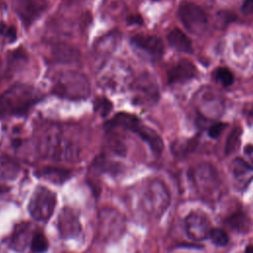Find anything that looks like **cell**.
<instances>
[{
	"label": "cell",
	"instance_id": "cell-21",
	"mask_svg": "<svg viewBox=\"0 0 253 253\" xmlns=\"http://www.w3.org/2000/svg\"><path fill=\"white\" fill-rule=\"evenodd\" d=\"M168 43L178 51L181 52H192V42L191 40L179 29L172 30L167 36Z\"/></svg>",
	"mask_w": 253,
	"mask_h": 253
},
{
	"label": "cell",
	"instance_id": "cell-30",
	"mask_svg": "<svg viewBox=\"0 0 253 253\" xmlns=\"http://www.w3.org/2000/svg\"><path fill=\"white\" fill-rule=\"evenodd\" d=\"M224 127H225L224 124H214L209 128V135L212 138H215L220 134V132Z\"/></svg>",
	"mask_w": 253,
	"mask_h": 253
},
{
	"label": "cell",
	"instance_id": "cell-23",
	"mask_svg": "<svg viewBox=\"0 0 253 253\" xmlns=\"http://www.w3.org/2000/svg\"><path fill=\"white\" fill-rule=\"evenodd\" d=\"M20 172V167L14 161L0 158V180L9 181L14 180Z\"/></svg>",
	"mask_w": 253,
	"mask_h": 253
},
{
	"label": "cell",
	"instance_id": "cell-22",
	"mask_svg": "<svg viewBox=\"0 0 253 253\" xmlns=\"http://www.w3.org/2000/svg\"><path fill=\"white\" fill-rule=\"evenodd\" d=\"M226 223L239 232H246L251 227V220L245 212L236 211L226 218Z\"/></svg>",
	"mask_w": 253,
	"mask_h": 253
},
{
	"label": "cell",
	"instance_id": "cell-24",
	"mask_svg": "<svg viewBox=\"0 0 253 253\" xmlns=\"http://www.w3.org/2000/svg\"><path fill=\"white\" fill-rule=\"evenodd\" d=\"M93 168L97 171V172H108V173H119L122 169V165L110 161L107 158L100 156L98 158H96L92 164Z\"/></svg>",
	"mask_w": 253,
	"mask_h": 253
},
{
	"label": "cell",
	"instance_id": "cell-4",
	"mask_svg": "<svg viewBox=\"0 0 253 253\" xmlns=\"http://www.w3.org/2000/svg\"><path fill=\"white\" fill-rule=\"evenodd\" d=\"M51 91L61 98L82 100L89 97L91 86L85 74L74 70H66L56 75Z\"/></svg>",
	"mask_w": 253,
	"mask_h": 253
},
{
	"label": "cell",
	"instance_id": "cell-1",
	"mask_svg": "<svg viewBox=\"0 0 253 253\" xmlns=\"http://www.w3.org/2000/svg\"><path fill=\"white\" fill-rule=\"evenodd\" d=\"M37 150L42 158L54 161H76L80 156L78 146L53 127L41 134L38 139Z\"/></svg>",
	"mask_w": 253,
	"mask_h": 253
},
{
	"label": "cell",
	"instance_id": "cell-27",
	"mask_svg": "<svg viewBox=\"0 0 253 253\" xmlns=\"http://www.w3.org/2000/svg\"><path fill=\"white\" fill-rule=\"evenodd\" d=\"M240 135H241V128L235 127L231 130L230 134L227 137L226 144H225V152L226 154L232 153L235 151L236 148H238L239 142H240Z\"/></svg>",
	"mask_w": 253,
	"mask_h": 253
},
{
	"label": "cell",
	"instance_id": "cell-9",
	"mask_svg": "<svg viewBox=\"0 0 253 253\" xmlns=\"http://www.w3.org/2000/svg\"><path fill=\"white\" fill-rule=\"evenodd\" d=\"M178 16L185 29L192 35H201L208 24V16L198 5L191 2H183L178 9Z\"/></svg>",
	"mask_w": 253,
	"mask_h": 253
},
{
	"label": "cell",
	"instance_id": "cell-10",
	"mask_svg": "<svg viewBox=\"0 0 253 253\" xmlns=\"http://www.w3.org/2000/svg\"><path fill=\"white\" fill-rule=\"evenodd\" d=\"M49 5V0H13L14 10L26 29L30 28Z\"/></svg>",
	"mask_w": 253,
	"mask_h": 253
},
{
	"label": "cell",
	"instance_id": "cell-31",
	"mask_svg": "<svg viewBox=\"0 0 253 253\" xmlns=\"http://www.w3.org/2000/svg\"><path fill=\"white\" fill-rule=\"evenodd\" d=\"M241 10L244 14H250L253 12V0H244Z\"/></svg>",
	"mask_w": 253,
	"mask_h": 253
},
{
	"label": "cell",
	"instance_id": "cell-2",
	"mask_svg": "<svg viewBox=\"0 0 253 253\" xmlns=\"http://www.w3.org/2000/svg\"><path fill=\"white\" fill-rule=\"evenodd\" d=\"M42 98L39 91L25 83H15L0 97V109L13 116H24Z\"/></svg>",
	"mask_w": 253,
	"mask_h": 253
},
{
	"label": "cell",
	"instance_id": "cell-34",
	"mask_svg": "<svg viewBox=\"0 0 253 253\" xmlns=\"http://www.w3.org/2000/svg\"><path fill=\"white\" fill-rule=\"evenodd\" d=\"M244 153L245 155L247 156V158L249 159L251 165L253 166V145H247L245 148H244Z\"/></svg>",
	"mask_w": 253,
	"mask_h": 253
},
{
	"label": "cell",
	"instance_id": "cell-28",
	"mask_svg": "<svg viewBox=\"0 0 253 253\" xmlns=\"http://www.w3.org/2000/svg\"><path fill=\"white\" fill-rule=\"evenodd\" d=\"M214 76H215L216 80L225 87L231 85L233 82L232 73L227 68H224V67L217 68L214 72Z\"/></svg>",
	"mask_w": 253,
	"mask_h": 253
},
{
	"label": "cell",
	"instance_id": "cell-19",
	"mask_svg": "<svg viewBox=\"0 0 253 253\" xmlns=\"http://www.w3.org/2000/svg\"><path fill=\"white\" fill-rule=\"evenodd\" d=\"M35 175H37L39 178L44 179L54 184H63L71 177L72 172L69 169L62 167L46 166L39 169L35 173Z\"/></svg>",
	"mask_w": 253,
	"mask_h": 253
},
{
	"label": "cell",
	"instance_id": "cell-29",
	"mask_svg": "<svg viewBox=\"0 0 253 253\" xmlns=\"http://www.w3.org/2000/svg\"><path fill=\"white\" fill-rule=\"evenodd\" d=\"M210 238L217 246H224L228 242L227 233L220 228H211Z\"/></svg>",
	"mask_w": 253,
	"mask_h": 253
},
{
	"label": "cell",
	"instance_id": "cell-15",
	"mask_svg": "<svg viewBox=\"0 0 253 253\" xmlns=\"http://www.w3.org/2000/svg\"><path fill=\"white\" fill-rule=\"evenodd\" d=\"M197 74L196 66L189 60L183 59L172 66L167 72V80L169 84L184 83L191 80Z\"/></svg>",
	"mask_w": 253,
	"mask_h": 253
},
{
	"label": "cell",
	"instance_id": "cell-5",
	"mask_svg": "<svg viewBox=\"0 0 253 253\" xmlns=\"http://www.w3.org/2000/svg\"><path fill=\"white\" fill-rule=\"evenodd\" d=\"M170 203V195L165 185L159 180H152L144 186L140 196L143 211L153 217H159Z\"/></svg>",
	"mask_w": 253,
	"mask_h": 253
},
{
	"label": "cell",
	"instance_id": "cell-20",
	"mask_svg": "<svg viewBox=\"0 0 253 253\" xmlns=\"http://www.w3.org/2000/svg\"><path fill=\"white\" fill-rule=\"evenodd\" d=\"M119 41L120 34H118L117 32L110 33L99 39L94 46V52L96 54V57L101 58L108 56V54H110L116 48Z\"/></svg>",
	"mask_w": 253,
	"mask_h": 253
},
{
	"label": "cell",
	"instance_id": "cell-33",
	"mask_svg": "<svg viewBox=\"0 0 253 253\" xmlns=\"http://www.w3.org/2000/svg\"><path fill=\"white\" fill-rule=\"evenodd\" d=\"M6 38L9 40V42H13L16 41L17 39V31L14 27H9L8 29V32H7V35H6Z\"/></svg>",
	"mask_w": 253,
	"mask_h": 253
},
{
	"label": "cell",
	"instance_id": "cell-3",
	"mask_svg": "<svg viewBox=\"0 0 253 253\" xmlns=\"http://www.w3.org/2000/svg\"><path fill=\"white\" fill-rule=\"evenodd\" d=\"M105 127L108 130L117 127L128 129L145 141L155 154L159 155L163 150V140L160 135L151 127L143 125L142 122L132 114L118 113L111 120L106 122Z\"/></svg>",
	"mask_w": 253,
	"mask_h": 253
},
{
	"label": "cell",
	"instance_id": "cell-26",
	"mask_svg": "<svg viewBox=\"0 0 253 253\" xmlns=\"http://www.w3.org/2000/svg\"><path fill=\"white\" fill-rule=\"evenodd\" d=\"M94 111L101 117H107L113 109V104L105 97H98L93 102Z\"/></svg>",
	"mask_w": 253,
	"mask_h": 253
},
{
	"label": "cell",
	"instance_id": "cell-11",
	"mask_svg": "<svg viewBox=\"0 0 253 253\" xmlns=\"http://www.w3.org/2000/svg\"><path fill=\"white\" fill-rule=\"evenodd\" d=\"M137 104L154 103L159 98V89L155 78L148 73L139 75L131 85Z\"/></svg>",
	"mask_w": 253,
	"mask_h": 253
},
{
	"label": "cell",
	"instance_id": "cell-25",
	"mask_svg": "<svg viewBox=\"0 0 253 253\" xmlns=\"http://www.w3.org/2000/svg\"><path fill=\"white\" fill-rule=\"evenodd\" d=\"M30 246L34 253H43L48 248V241L42 232L35 231L32 236Z\"/></svg>",
	"mask_w": 253,
	"mask_h": 253
},
{
	"label": "cell",
	"instance_id": "cell-7",
	"mask_svg": "<svg viewBox=\"0 0 253 253\" xmlns=\"http://www.w3.org/2000/svg\"><path fill=\"white\" fill-rule=\"evenodd\" d=\"M55 206V193L46 187L39 186L35 189L30 199L28 204V211L34 219L46 222L52 215Z\"/></svg>",
	"mask_w": 253,
	"mask_h": 253
},
{
	"label": "cell",
	"instance_id": "cell-8",
	"mask_svg": "<svg viewBox=\"0 0 253 253\" xmlns=\"http://www.w3.org/2000/svg\"><path fill=\"white\" fill-rule=\"evenodd\" d=\"M192 177L199 192L207 199H213L221 192V182L215 169L208 163L198 165Z\"/></svg>",
	"mask_w": 253,
	"mask_h": 253
},
{
	"label": "cell",
	"instance_id": "cell-36",
	"mask_svg": "<svg viewBox=\"0 0 253 253\" xmlns=\"http://www.w3.org/2000/svg\"><path fill=\"white\" fill-rule=\"evenodd\" d=\"M244 253H253V245H248Z\"/></svg>",
	"mask_w": 253,
	"mask_h": 253
},
{
	"label": "cell",
	"instance_id": "cell-35",
	"mask_svg": "<svg viewBox=\"0 0 253 253\" xmlns=\"http://www.w3.org/2000/svg\"><path fill=\"white\" fill-rule=\"evenodd\" d=\"M8 29H9V27H7L4 23L0 22V35H2V36H5V37H6L7 32H8Z\"/></svg>",
	"mask_w": 253,
	"mask_h": 253
},
{
	"label": "cell",
	"instance_id": "cell-32",
	"mask_svg": "<svg viewBox=\"0 0 253 253\" xmlns=\"http://www.w3.org/2000/svg\"><path fill=\"white\" fill-rule=\"evenodd\" d=\"M126 22L128 25H141L142 18L139 15H131L126 18Z\"/></svg>",
	"mask_w": 253,
	"mask_h": 253
},
{
	"label": "cell",
	"instance_id": "cell-37",
	"mask_svg": "<svg viewBox=\"0 0 253 253\" xmlns=\"http://www.w3.org/2000/svg\"><path fill=\"white\" fill-rule=\"evenodd\" d=\"M251 116L253 117V108H252V111H251Z\"/></svg>",
	"mask_w": 253,
	"mask_h": 253
},
{
	"label": "cell",
	"instance_id": "cell-12",
	"mask_svg": "<svg viewBox=\"0 0 253 253\" xmlns=\"http://www.w3.org/2000/svg\"><path fill=\"white\" fill-rule=\"evenodd\" d=\"M56 225L62 239L77 238L82 233V225L78 213L69 207L61 209L57 216Z\"/></svg>",
	"mask_w": 253,
	"mask_h": 253
},
{
	"label": "cell",
	"instance_id": "cell-14",
	"mask_svg": "<svg viewBox=\"0 0 253 253\" xmlns=\"http://www.w3.org/2000/svg\"><path fill=\"white\" fill-rule=\"evenodd\" d=\"M131 44L152 58H159L164 51V44L160 38L153 35L138 34L131 38Z\"/></svg>",
	"mask_w": 253,
	"mask_h": 253
},
{
	"label": "cell",
	"instance_id": "cell-17",
	"mask_svg": "<svg viewBox=\"0 0 253 253\" xmlns=\"http://www.w3.org/2000/svg\"><path fill=\"white\" fill-rule=\"evenodd\" d=\"M51 60L57 63H75L80 58L79 50L66 43H57L51 47L50 50Z\"/></svg>",
	"mask_w": 253,
	"mask_h": 253
},
{
	"label": "cell",
	"instance_id": "cell-16",
	"mask_svg": "<svg viewBox=\"0 0 253 253\" xmlns=\"http://www.w3.org/2000/svg\"><path fill=\"white\" fill-rule=\"evenodd\" d=\"M33 232L30 229V224L27 222L19 223L7 239L8 247L16 252H23L29 243H31Z\"/></svg>",
	"mask_w": 253,
	"mask_h": 253
},
{
	"label": "cell",
	"instance_id": "cell-13",
	"mask_svg": "<svg viewBox=\"0 0 253 253\" xmlns=\"http://www.w3.org/2000/svg\"><path fill=\"white\" fill-rule=\"evenodd\" d=\"M185 229L188 236L195 241L210 237L211 226L209 217L203 212H191L185 218Z\"/></svg>",
	"mask_w": 253,
	"mask_h": 253
},
{
	"label": "cell",
	"instance_id": "cell-18",
	"mask_svg": "<svg viewBox=\"0 0 253 253\" xmlns=\"http://www.w3.org/2000/svg\"><path fill=\"white\" fill-rule=\"evenodd\" d=\"M230 169L239 188H245L253 180V166L241 158L234 159Z\"/></svg>",
	"mask_w": 253,
	"mask_h": 253
},
{
	"label": "cell",
	"instance_id": "cell-6",
	"mask_svg": "<svg viewBox=\"0 0 253 253\" xmlns=\"http://www.w3.org/2000/svg\"><path fill=\"white\" fill-rule=\"evenodd\" d=\"M126 231V217L113 208H103L98 212L97 234L103 242L119 240Z\"/></svg>",
	"mask_w": 253,
	"mask_h": 253
}]
</instances>
